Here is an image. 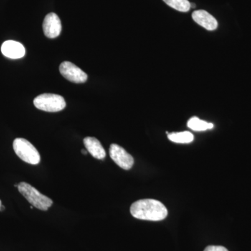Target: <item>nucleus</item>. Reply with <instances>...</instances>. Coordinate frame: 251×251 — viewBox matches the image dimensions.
<instances>
[{
	"label": "nucleus",
	"mask_w": 251,
	"mask_h": 251,
	"mask_svg": "<svg viewBox=\"0 0 251 251\" xmlns=\"http://www.w3.org/2000/svg\"><path fill=\"white\" fill-rule=\"evenodd\" d=\"M130 212L137 219L160 221L168 216V209L163 203L153 199H143L131 204Z\"/></svg>",
	"instance_id": "nucleus-1"
},
{
	"label": "nucleus",
	"mask_w": 251,
	"mask_h": 251,
	"mask_svg": "<svg viewBox=\"0 0 251 251\" xmlns=\"http://www.w3.org/2000/svg\"><path fill=\"white\" fill-rule=\"evenodd\" d=\"M18 189L31 205L40 210H48L53 203L50 198L41 194L37 189L27 183H20L18 185Z\"/></svg>",
	"instance_id": "nucleus-2"
},
{
	"label": "nucleus",
	"mask_w": 251,
	"mask_h": 251,
	"mask_svg": "<svg viewBox=\"0 0 251 251\" xmlns=\"http://www.w3.org/2000/svg\"><path fill=\"white\" fill-rule=\"evenodd\" d=\"M15 153L21 160L31 165L40 163L41 156L35 147L24 138H16L13 143Z\"/></svg>",
	"instance_id": "nucleus-3"
},
{
	"label": "nucleus",
	"mask_w": 251,
	"mask_h": 251,
	"mask_svg": "<svg viewBox=\"0 0 251 251\" xmlns=\"http://www.w3.org/2000/svg\"><path fill=\"white\" fill-rule=\"evenodd\" d=\"M36 108L43 111L56 112L64 110L66 101L62 96L54 94H42L34 100Z\"/></svg>",
	"instance_id": "nucleus-4"
},
{
	"label": "nucleus",
	"mask_w": 251,
	"mask_h": 251,
	"mask_svg": "<svg viewBox=\"0 0 251 251\" xmlns=\"http://www.w3.org/2000/svg\"><path fill=\"white\" fill-rule=\"evenodd\" d=\"M109 153L110 158L122 169L128 171L134 164L133 157L117 144H112L110 145Z\"/></svg>",
	"instance_id": "nucleus-5"
},
{
	"label": "nucleus",
	"mask_w": 251,
	"mask_h": 251,
	"mask_svg": "<svg viewBox=\"0 0 251 251\" xmlns=\"http://www.w3.org/2000/svg\"><path fill=\"white\" fill-rule=\"evenodd\" d=\"M59 72L66 79L75 83H83L87 80V74L70 62H62L59 67Z\"/></svg>",
	"instance_id": "nucleus-6"
},
{
	"label": "nucleus",
	"mask_w": 251,
	"mask_h": 251,
	"mask_svg": "<svg viewBox=\"0 0 251 251\" xmlns=\"http://www.w3.org/2000/svg\"><path fill=\"white\" fill-rule=\"evenodd\" d=\"M44 34L50 39H54L60 34L62 31V23L57 14L50 13L46 16L43 23Z\"/></svg>",
	"instance_id": "nucleus-7"
},
{
	"label": "nucleus",
	"mask_w": 251,
	"mask_h": 251,
	"mask_svg": "<svg viewBox=\"0 0 251 251\" xmlns=\"http://www.w3.org/2000/svg\"><path fill=\"white\" fill-rule=\"evenodd\" d=\"M192 18L195 22L209 31L215 30L219 25L216 18L204 10L194 11Z\"/></svg>",
	"instance_id": "nucleus-8"
},
{
	"label": "nucleus",
	"mask_w": 251,
	"mask_h": 251,
	"mask_svg": "<svg viewBox=\"0 0 251 251\" xmlns=\"http://www.w3.org/2000/svg\"><path fill=\"white\" fill-rule=\"evenodd\" d=\"M1 52L10 59H20L25 54V49L21 43L15 41H6L3 43Z\"/></svg>",
	"instance_id": "nucleus-9"
},
{
	"label": "nucleus",
	"mask_w": 251,
	"mask_h": 251,
	"mask_svg": "<svg viewBox=\"0 0 251 251\" xmlns=\"http://www.w3.org/2000/svg\"><path fill=\"white\" fill-rule=\"evenodd\" d=\"M83 143L87 151L94 158L103 160L106 156V153H105L103 147L97 138H93V137H87L83 140Z\"/></svg>",
	"instance_id": "nucleus-10"
},
{
	"label": "nucleus",
	"mask_w": 251,
	"mask_h": 251,
	"mask_svg": "<svg viewBox=\"0 0 251 251\" xmlns=\"http://www.w3.org/2000/svg\"><path fill=\"white\" fill-rule=\"evenodd\" d=\"M187 126L188 128L195 131H204V130L212 129L214 128L213 124L208 123L204 120H200L197 117H193L190 119L188 121Z\"/></svg>",
	"instance_id": "nucleus-11"
},
{
	"label": "nucleus",
	"mask_w": 251,
	"mask_h": 251,
	"mask_svg": "<svg viewBox=\"0 0 251 251\" xmlns=\"http://www.w3.org/2000/svg\"><path fill=\"white\" fill-rule=\"evenodd\" d=\"M171 141L175 143L188 144L192 143L194 136L191 132L183 131L179 133H172L168 135Z\"/></svg>",
	"instance_id": "nucleus-12"
},
{
	"label": "nucleus",
	"mask_w": 251,
	"mask_h": 251,
	"mask_svg": "<svg viewBox=\"0 0 251 251\" xmlns=\"http://www.w3.org/2000/svg\"><path fill=\"white\" fill-rule=\"evenodd\" d=\"M168 6L181 12H187L191 9V3L188 0H163Z\"/></svg>",
	"instance_id": "nucleus-13"
},
{
	"label": "nucleus",
	"mask_w": 251,
	"mask_h": 251,
	"mask_svg": "<svg viewBox=\"0 0 251 251\" xmlns=\"http://www.w3.org/2000/svg\"><path fill=\"white\" fill-rule=\"evenodd\" d=\"M204 251H228L226 248L221 246H209Z\"/></svg>",
	"instance_id": "nucleus-14"
},
{
	"label": "nucleus",
	"mask_w": 251,
	"mask_h": 251,
	"mask_svg": "<svg viewBox=\"0 0 251 251\" xmlns=\"http://www.w3.org/2000/svg\"><path fill=\"white\" fill-rule=\"evenodd\" d=\"M81 152H82V153H83V154H87V153H88V151H87H87H86V150H81Z\"/></svg>",
	"instance_id": "nucleus-15"
},
{
	"label": "nucleus",
	"mask_w": 251,
	"mask_h": 251,
	"mask_svg": "<svg viewBox=\"0 0 251 251\" xmlns=\"http://www.w3.org/2000/svg\"><path fill=\"white\" fill-rule=\"evenodd\" d=\"M4 210V206L3 205L1 206V207H0V211H3Z\"/></svg>",
	"instance_id": "nucleus-16"
},
{
	"label": "nucleus",
	"mask_w": 251,
	"mask_h": 251,
	"mask_svg": "<svg viewBox=\"0 0 251 251\" xmlns=\"http://www.w3.org/2000/svg\"><path fill=\"white\" fill-rule=\"evenodd\" d=\"M1 201H0V207H1Z\"/></svg>",
	"instance_id": "nucleus-17"
}]
</instances>
